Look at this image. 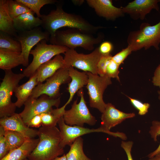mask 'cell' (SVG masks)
Masks as SVG:
<instances>
[{
    "label": "cell",
    "instance_id": "obj_10",
    "mask_svg": "<svg viewBox=\"0 0 160 160\" xmlns=\"http://www.w3.org/2000/svg\"><path fill=\"white\" fill-rule=\"evenodd\" d=\"M71 80L69 68L66 66L58 70L44 83H39L33 90L30 97L38 98L42 95L57 98L59 97L60 86L69 82Z\"/></svg>",
    "mask_w": 160,
    "mask_h": 160
},
{
    "label": "cell",
    "instance_id": "obj_27",
    "mask_svg": "<svg viewBox=\"0 0 160 160\" xmlns=\"http://www.w3.org/2000/svg\"><path fill=\"white\" fill-rule=\"evenodd\" d=\"M5 137L8 152L20 147L28 139L20 133L5 130Z\"/></svg>",
    "mask_w": 160,
    "mask_h": 160
},
{
    "label": "cell",
    "instance_id": "obj_14",
    "mask_svg": "<svg viewBox=\"0 0 160 160\" xmlns=\"http://www.w3.org/2000/svg\"><path fill=\"white\" fill-rule=\"evenodd\" d=\"M61 135L60 146L62 148L70 146L77 138L86 134L94 132H102L99 128L90 129L77 126H71L66 124L63 116L58 121Z\"/></svg>",
    "mask_w": 160,
    "mask_h": 160
},
{
    "label": "cell",
    "instance_id": "obj_33",
    "mask_svg": "<svg viewBox=\"0 0 160 160\" xmlns=\"http://www.w3.org/2000/svg\"><path fill=\"white\" fill-rule=\"evenodd\" d=\"M119 65L112 59L108 64L106 70L105 75L110 78H116L120 82L119 76Z\"/></svg>",
    "mask_w": 160,
    "mask_h": 160
},
{
    "label": "cell",
    "instance_id": "obj_4",
    "mask_svg": "<svg viewBox=\"0 0 160 160\" xmlns=\"http://www.w3.org/2000/svg\"><path fill=\"white\" fill-rule=\"evenodd\" d=\"M127 42L132 52L143 48L146 50L152 47L159 50L160 44V21L153 25L147 23H142L139 29L129 33Z\"/></svg>",
    "mask_w": 160,
    "mask_h": 160
},
{
    "label": "cell",
    "instance_id": "obj_32",
    "mask_svg": "<svg viewBox=\"0 0 160 160\" xmlns=\"http://www.w3.org/2000/svg\"><path fill=\"white\" fill-rule=\"evenodd\" d=\"M112 56L108 55H102L97 65V72L98 75L101 76L105 75L107 67L112 59Z\"/></svg>",
    "mask_w": 160,
    "mask_h": 160
},
{
    "label": "cell",
    "instance_id": "obj_26",
    "mask_svg": "<svg viewBox=\"0 0 160 160\" xmlns=\"http://www.w3.org/2000/svg\"><path fill=\"white\" fill-rule=\"evenodd\" d=\"M65 108L63 106L60 108L53 109L49 111L41 114V126H56L59 120L63 116L65 111Z\"/></svg>",
    "mask_w": 160,
    "mask_h": 160
},
{
    "label": "cell",
    "instance_id": "obj_11",
    "mask_svg": "<svg viewBox=\"0 0 160 160\" xmlns=\"http://www.w3.org/2000/svg\"><path fill=\"white\" fill-rule=\"evenodd\" d=\"M60 103V97L52 98L45 94L38 98L30 97L24 104V109L19 114L26 124L34 116L51 111L53 106L58 108Z\"/></svg>",
    "mask_w": 160,
    "mask_h": 160
},
{
    "label": "cell",
    "instance_id": "obj_18",
    "mask_svg": "<svg viewBox=\"0 0 160 160\" xmlns=\"http://www.w3.org/2000/svg\"><path fill=\"white\" fill-rule=\"evenodd\" d=\"M65 66L64 58L60 54L56 55L52 59L41 65L36 72L39 83H43L53 75L58 70Z\"/></svg>",
    "mask_w": 160,
    "mask_h": 160
},
{
    "label": "cell",
    "instance_id": "obj_19",
    "mask_svg": "<svg viewBox=\"0 0 160 160\" xmlns=\"http://www.w3.org/2000/svg\"><path fill=\"white\" fill-rule=\"evenodd\" d=\"M69 68V73L71 81L68 85L67 89L70 94L67 102L64 105L66 107L72 101L76 92L86 85L88 81V76L86 72H80L75 69L73 67Z\"/></svg>",
    "mask_w": 160,
    "mask_h": 160
},
{
    "label": "cell",
    "instance_id": "obj_38",
    "mask_svg": "<svg viewBox=\"0 0 160 160\" xmlns=\"http://www.w3.org/2000/svg\"><path fill=\"white\" fill-rule=\"evenodd\" d=\"M26 124L30 128H38L41 126V115H36L30 119Z\"/></svg>",
    "mask_w": 160,
    "mask_h": 160
},
{
    "label": "cell",
    "instance_id": "obj_22",
    "mask_svg": "<svg viewBox=\"0 0 160 160\" xmlns=\"http://www.w3.org/2000/svg\"><path fill=\"white\" fill-rule=\"evenodd\" d=\"M33 11L26 13L13 19L14 27L17 32L30 31L41 25V20L35 17Z\"/></svg>",
    "mask_w": 160,
    "mask_h": 160
},
{
    "label": "cell",
    "instance_id": "obj_12",
    "mask_svg": "<svg viewBox=\"0 0 160 160\" xmlns=\"http://www.w3.org/2000/svg\"><path fill=\"white\" fill-rule=\"evenodd\" d=\"M135 116L134 113H124L116 109L111 103H108L106 104L105 110L102 113L101 117L102 121L99 128L103 132L123 140L126 136L125 134L121 132H111L110 129L125 120L133 118Z\"/></svg>",
    "mask_w": 160,
    "mask_h": 160
},
{
    "label": "cell",
    "instance_id": "obj_34",
    "mask_svg": "<svg viewBox=\"0 0 160 160\" xmlns=\"http://www.w3.org/2000/svg\"><path fill=\"white\" fill-rule=\"evenodd\" d=\"M129 99L132 105L138 111V114L143 115L146 114L148 111L150 107V104L148 103H143L140 101L129 96H127Z\"/></svg>",
    "mask_w": 160,
    "mask_h": 160
},
{
    "label": "cell",
    "instance_id": "obj_31",
    "mask_svg": "<svg viewBox=\"0 0 160 160\" xmlns=\"http://www.w3.org/2000/svg\"><path fill=\"white\" fill-rule=\"evenodd\" d=\"M149 133L151 137L156 142L157 141V137L160 135V121H153ZM159 152L160 143L157 148L154 151L149 154L148 156L149 158H152Z\"/></svg>",
    "mask_w": 160,
    "mask_h": 160
},
{
    "label": "cell",
    "instance_id": "obj_37",
    "mask_svg": "<svg viewBox=\"0 0 160 160\" xmlns=\"http://www.w3.org/2000/svg\"><path fill=\"white\" fill-rule=\"evenodd\" d=\"M101 54L103 55H110L113 49V46L112 44L108 41H105L102 42L99 47Z\"/></svg>",
    "mask_w": 160,
    "mask_h": 160
},
{
    "label": "cell",
    "instance_id": "obj_39",
    "mask_svg": "<svg viewBox=\"0 0 160 160\" xmlns=\"http://www.w3.org/2000/svg\"><path fill=\"white\" fill-rule=\"evenodd\" d=\"M133 142L131 141H122L121 144V147L124 149L127 154L128 160H133L131 154Z\"/></svg>",
    "mask_w": 160,
    "mask_h": 160
},
{
    "label": "cell",
    "instance_id": "obj_6",
    "mask_svg": "<svg viewBox=\"0 0 160 160\" xmlns=\"http://www.w3.org/2000/svg\"><path fill=\"white\" fill-rule=\"evenodd\" d=\"M46 40L39 42L35 48L31 50L30 54L33 56L32 62L23 71L25 76L30 77L34 74L41 65L51 60L54 56L64 54L68 49L66 47L47 44Z\"/></svg>",
    "mask_w": 160,
    "mask_h": 160
},
{
    "label": "cell",
    "instance_id": "obj_21",
    "mask_svg": "<svg viewBox=\"0 0 160 160\" xmlns=\"http://www.w3.org/2000/svg\"><path fill=\"white\" fill-rule=\"evenodd\" d=\"M39 138H28L20 147L8 152L0 160H23L28 158L37 145Z\"/></svg>",
    "mask_w": 160,
    "mask_h": 160
},
{
    "label": "cell",
    "instance_id": "obj_42",
    "mask_svg": "<svg viewBox=\"0 0 160 160\" xmlns=\"http://www.w3.org/2000/svg\"><path fill=\"white\" fill-rule=\"evenodd\" d=\"M52 160H67L66 154H64L62 156L57 157Z\"/></svg>",
    "mask_w": 160,
    "mask_h": 160
},
{
    "label": "cell",
    "instance_id": "obj_3",
    "mask_svg": "<svg viewBox=\"0 0 160 160\" xmlns=\"http://www.w3.org/2000/svg\"><path fill=\"white\" fill-rule=\"evenodd\" d=\"M103 38L101 34L95 37L92 34L82 32L78 29L69 28L57 30L49 42L51 44L66 47L69 49H75L77 47H81L91 51L94 49L95 45L102 41Z\"/></svg>",
    "mask_w": 160,
    "mask_h": 160
},
{
    "label": "cell",
    "instance_id": "obj_36",
    "mask_svg": "<svg viewBox=\"0 0 160 160\" xmlns=\"http://www.w3.org/2000/svg\"><path fill=\"white\" fill-rule=\"evenodd\" d=\"M5 132V129L0 126V159L5 157L9 152L7 147Z\"/></svg>",
    "mask_w": 160,
    "mask_h": 160
},
{
    "label": "cell",
    "instance_id": "obj_23",
    "mask_svg": "<svg viewBox=\"0 0 160 160\" xmlns=\"http://www.w3.org/2000/svg\"><path fill=\"white\" fill-rule=\"evenodd\" d=\"M24 66L21 53L0 48V68L4 70H12L20 65Z\"/></svg>",
    "mask_w": 160,
    "mask_h": 160
},
{
    "label": "cell",
    "instance_id": "obj_8",
    "mask_svg": "<svg viewBox=\"0 0 160 160\" xmlns=\"http://www.w3.org/2000/svg\"><path fill=\"white\" fill-rule=\"evenodd\" d=\"M77 94L80 97V101L77 103V98L73 102L71 108L65 111L63 117L65 123L71 126L82 127H83L84 124L90 126L95 125L97 120L87 106L82 88L78 91Z\"/></svg>",
    "mask_w": 160,
    "mask_h": 160
},
{
    "label": "cell",
    "instance_id": "obj_46",
    "mask_svg": "<svg viewBox=\"0 0 160 160\" xmlns=\"http://www.w3.org/2000/svg\"><path fill=\"white\" fill-rule=\"evenodd\" d=\"M159 2H160V0H159Z\"/></svg>",
    "mask_w": 160,
    "mask_h": 160
},
{
    "label": "cell",
    "instance_id": "obj_24",
    "mask_svg": "<svg viewBox=\"0 0 160 160\" xmlns=\"http://www.w3.org/2000/svg\"><path fill=\"white\" fill-rule=\"evenodd\" d=\"M0 30L15 37L17 34L9 13L7 0H0Z\"/></svg>",
    "mask_w": 160,
    "mask_h": 160
},
{
    "label": "cell",
    "instance_id": "obj_16",
    "mask_svg": "<svg viewBox=\"0 0 160 160\" xmlns=\"http://www.w3.org/2000/svg\"><path fill=\"white\" fill-rule=\"evenodd\" d=\"M0 126L5 130L17 132L28 138L38 136V130L28 127L19 113H15L10 116L0 118Z\"/></svg>",
    "mask_w": 160,
    "mask_h": 160
},
{
    "label": "cell",
    "instance_id": "obj_2",
    "mask_svg": "<svg viewBox=\"0 0 160 160\" xmlns=\"http://www.w3.org/2000/svg\"><path fill=\"white\" fill-rule=\"evenodd\" d=\"M38 131L39 142L28 157L30 160H52L64 154L60 146V132L56 126H41Z\"/></svg>",
    "mask_w": 160,
    "mask_h": 160
},
{
    "label": "cell",
    "instance_id": "obj_1",
    "mask_svg": "<svg viewBox=\"0 0 160 160\" xmlns=\"http://www.w3.org/2000/svg\"><path fill=\"white\" fill-rule=\"evenodd\" d=\"M40 18L42 21L41 26L50 34L49 41L53 38L56 32L63 27L76 29L92 35L103 28L91 24L79 15L65 12L61 5H57L56 9L51 11L48 15H41Z\"/></svg>",
    "mask_w": 160,
    "mask_h": 160
},
{
    "label": "cell",
    "instance_id": "obj_5",
    "mask_svg": "<svg viewBox=\"0 0 160 160\" xmlns=\"http://www.w3.org/2000/svg\"><path fill=\"white\" fill-rule=\"evenodd\" d=\"M0 86V118L9 116L15 113L17 107L11 97L20 81L25 77L23 73H15L11 70L5 71Z\"/></svg>",
    "mask_w": 160,
    "mask_h": 160
},
{
    "label": "cell",
    "instance_id": "obj_13",
    "mask_svg": "<svg viewBox=\"0 0 160 160\" xmlns=\"http://www.w3.org/2000/svg\"><path fill=\"white\" fill-rule=\"evenodd\" d=\"M50 37L49 33L39 27L30 31L19 32L15 39L21 44V55L24 60V66H28L29 56L33 47L43 40L49 41Z\"/></svg>",
    "mask_w": 160,
    "mask_h": 160
},
{
    "label": "cell",
    "instance_id": "obj_35",
    "mask_svg": "<svg viewBox=\"0 0 160 160\" xmlns=\"http://www.w3.org/2000/svg\"><path fill=\"white\" fill-rule=\"evenodd\" d=\"M132 52L131 49L129 46L123 49L115 55L112 56V59L119 65L123 63L125 60Z\"/></svg>",
    "mask_w": 160,
    "mask_h": 160
},
{
    "label": "cell",
    "instance_id": "obj_25",
    "mask_svg": "<svg viewBox=\"0 0 160 160\" xmlns=\"http://www.w3.org/2000/svg\"><path fill=\"white\" fill-rule=\"evenodd\" d=\"M83 139L81 137L76 138L71 145L66 154L67 160H92L84 154L83 150Z\"/></svg>",
    "mask_w": 160,
    "mask_h": 160
},
{
    "label": "cell",
    "instance_id": "obj_9",
    "mask_svg": "<svg viewBox=\"0 0 160 160\" xmlns=\"http://www.w3.org/2000/svg\"><path fill=\"white\" fill-rule=\"evenodd\" d=\"M87 73L88 79L86 87L90 106L97 109L103 113L106 105L103 100V95L108 86L112 84L111 78L105 75L101 76L88 72Z\"/></svg>",
    "mask_w": 160,
    "mask_h": 160
},
{
    "label": "cell",
    "instance_id": "obj_17",
    "mask_svg": "<svg viewBox=\"0 0 160 160\" xmlns=\"http://www.w3.org/2000/svg\"><path fill=\"white\" fill-rule=\"evenodd\" d=\"M86 1L98 16L107 20H114L124 15L122 8L114 6L112 0H87Z\"/></svg>",
    "mask_w": 160,
    "mask_h": 160
},
{
    "label": "cell",
    "instance_id": "obj_7",
    "mask_svg": "<svg viewBox=\"0 0 160 160\" xmlns=\"http://www.w3.org/2000/svg\"><path fill=\"white\" fill-rule=\"evenodd\" d=\"M64 54L65 66L75 67L84 72L98 74L97 65L102 55L99 47L88 54L78 53L75 49H70Z\"/></svg>",
    "mask_w": 160,
    "mask_h": 160
},
{
    "label": "cell",
    "instance_id": "obj_20",
    "mask_svg": "<svg viewBox=\"0 0 160 160\" xmlns=\"http://www.w3.org/2000/svg\"><path fill=\"white\" fill-rule=\"evenodd\" d=\"M39 84L36 72L30 77L26 82L17 86L14 91L15 96L17 98L15 103L16 107H21L31 96L35 87Z\"/></svg>",
    "mask_w": 160,
    "mask_h": 160
},
{
    "label": "cell",
    "instance_id": "obj_40",
    "mask_svg": "<svg viewBox=\"0 0 160 160\" xmlns=\"http://www.w3.org/2000/svg\"><path fill=\"white\" fill-rule=\"evenodd\" d=\"M152 82L154 86L160 88V64L155 70L152 78Z\"/></svg>",
    "mask_w": 160,
    "mask_h": 160
},
{
    "label": "cell",
    "instance_id": "obj_28",
    "mask_svg": "<svg viewBox=\"0 0 160 160\" xmlns=\"http://www.w3.org/2000/svg\"><path fill=\"white\" fill-rule=\"evenodd\" d=\"M0 48L19 53L22 52L20 42L9 34L1 31L0 32Z\"/></svg>",
    "mask_w": 160,
    "mask_h": 160
},
{
    "label": "cell",
    "instance_id": "obj_30",
    "mask_svg": "<svg viewBox=\"0 0 160 160\" xmlns=\"http://www.w3.org/2000/svg\"><path fill=\"white\" fill-rule=\"evenodd\" d=\"M7 2L9 15L13 20L23 14L32 11L17 0H7Z\"/></svg>",
    "mask_w": 160,
    "mask_h": 160
},
{
    "label": "cell",
    "instance_id": "obj_45",
    "mask_svg": "<svg viewBox=\"0 0 160 160\" xmlns=\"http://www.w3.org/2000/svg\"><path fill=\"white\" fill-rule=\"evenodd\" d=\"M23 160H30L28 158H27Z\"/></svg>",
    "mask_w": 160,
    "mask_h": 160
},
{
    "label": "cell",
    "instance_id": "obj_44",
    "mask_svg": "<svg viewBox=\"0 0 160 160\" xmlns=\"http://www.w3.org/2000/svg\"><path fill=\"white\" fill-rule=\"evenodd\" d=\"M158 92L159 95L158 98L160 100V91H158Z\"/></svg>",
    "mask_w": 160,
    "mask_h": 160
},
{
    "label": "cell",
    "instance_id": "obj_41",
    "mask_svg": "<svg viewBox=\"0 0 160 160\" xmlns=\"http://www.w3.org/2000/svg\"><path fill=\"white\" fill-rule=\"evenodd\" d=\"M148 160H160V152L158 153L154 156L149 158Z\"/></svg>",
    "mask_w": 160,
    "mask_h": 160
},
{
    "label": "cell",
    "instance_id": "obj_15",
    "mask_svg": "<svg viewBox=\"0 0 160 160\" xmlns=\"http://www.w3.org/2000/svg\"><path fill=\"white\" fill-rule=\"evenodd\" d=\"M159 2L157 0H135L122 9L124 14L129 15L134 19L143 20L152 9L159 10Z\"/></svg>",
    "mask_w": 160,
    "mask_h": 160
},
{
    "label": "cell",
    "instance_id": "obj_29",
    "mask_svg": "<svg viewBox=\"0 0 160 160\" xmlns=\"http://www.w3.org/2000/svg\"><path fill=\"white\" fill-rule=\"evenodd\" d=\"M23 4L33 12L41 18V15L40 13L41 8L44 5L48 4H54L58 1L56 0H17Z\"/></svg>",
    "mask_w": 160,
    "mask_h": 160
},
{
    "label": "cell",
    "instance_id": "obj_43",
    "mask_svg": "<svg viewBox=\"0 0 160 160\" xmlns=\"http://www.w3.org/2000/svg\"><path fill=\"white\" fill-rule=\"evenodd\" d=\"M84 0H73L72 2L75 5H81L84 2Z\"/></svg>",
    "mask_w": 160,
    "mask_h": 160
}]
</instances>
